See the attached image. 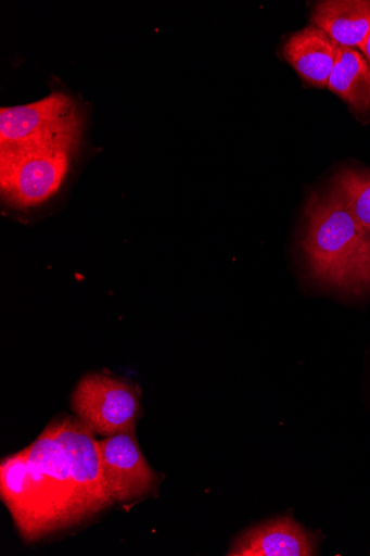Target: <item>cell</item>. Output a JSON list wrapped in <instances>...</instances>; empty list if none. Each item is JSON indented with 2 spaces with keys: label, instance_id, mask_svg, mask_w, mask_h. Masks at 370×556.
Here are the masks:
<instances>
[{
  "label": "cell",
  "instance_id": "obj_1",
  "mask_svg": "<svg viewBox=\"0 0 370 556\" xmlns=\"http://www.w3.org/2000/svg\"><path fill=\"white\" fill-rule=\"evenodd\" d=\"M301 244L315 282L355 296L370 292V238L335 188L310 194Z\"/></svg>",
  "mask_w": 370,
  "mask_h": 556
},
{
  "label": "cell",
  "instance_id": "obj_2",
  "mask_svg": "<svg viewBox=\"0 0 370 556\" xmlns=\"http://www.w3.org/2000/svg\"><path fill=\"white\" fill-rule=\"evenodd\" d=\"M28 514L21 535L36 541L86 521L67 453L50 424L27 447Z\"/></svg>",
  "mask_w": 370,
  "mask_h": 556
},
{
  "label": "cell",
  "instance_id": "obj_3",
  "mask_svg": "<svg viewBox=\"0 0 370 556\" xmlns=\"http://www.w3.org/2000/svg\"><path fill=\"white\" fill-rule=\"evenodd\" d=\"M78 137L3 148L2 188L11 204L34 207L54 195L68 174Z\"/></svg>",
  "mask_w": 370,
  "mask_h": 556
},
{
  "label": "cell",
  "instance_id": "obj_4",
  "mask_svg": "<svg viewBox=\"0 0 370 556\" xmlns=\"http://www.w3.org/2000/svg\"><path fill=\"white\" fill-rule=\"evenodd\" d=\"M72 407L95 434L109 438L136 430L141 402L133 386L107 375L92 374L78 383Z\"/></svg>",
  "mask_w": 370,
  "mask_h": 556
},
{
  "label": "cell",
  "instance_id": "obj_5",
  "mask_svg": "<svg viewBox=\"0 0 370 556\" xmlns=\"http://www.w3.org/2000/svg\"><path fill=\"white\" fill-rule=\"evenodd\" d=\"M71 465L86 520L115 504L103 475L95 433L78 418L51 422Z\"/></svg>",
  "mask_w": 370,
  "mask_h": 556
},
{
  "label": "cell",
  "instance_id": "obj_6",
  "mask_svg": "<svg viewBox=\"0 0 370 556\" xmlns=\"http://www.w3.org/2000/svg\"><path fill=\"white\" fill-rule=\"evenodd\" d=\"M79 118L69 98L56 93L38 103L0 113L2 148L47 141L79 132Z\"/></svg>",
  "mask_w": 370,
  "mask_h": 556
},
{
  "label": "cell",
  "instance_id": "obj_7",
  "mask_svg": "<svg viewBox=\"0 0 370 556\" xmlns=\"http://www.w3.org/2000/svg\"><path fill=\"white\" fill-rule=\"evenodd\" d=\"M105 482L115 503L140 500L158 486L157 473L146 463L136 439V431L99 441Z\"/></svg>",
  "mask_w": 370,
  "mask_h": 556
},
{
  "label": "cell",
  "instance_id": "obj_8",
  "mask_svg": "<svg viewBox=\"0 0 370 556\" xmlns=\"http://www.w3.org/2000/svg\"><path fill=\"white\" fill-rule=\"evenodd\" d=\"M316 538L290 518L261 525L243 533L228 552L230 556H310Z\"/></svg>",
  "mask_w": 370,
  "mask_h": 556
},
{
  "label": "cell",
  "instance_id": "obj_9",
  "mask_svg": "<svg viewBox=\"0 0 370 556\" xmlns=\"http://www.w3.org/2000/svg\"><path fill=\"white\" fill-rule=\"evenodd\" d=\"M339 53V45L312 25L293 35L283 46L284 59L301 78L317 88H327Z\"/></svg>",
  "mask_w": 370,
  "mask_h": 556
},
{
  "label": "cell",
  "instance_id": "obj_10",
  "mask_svg": "<svg viewBox=\"0 0 370 556\" xmlns=\"http://www.w3.org/2000/svg\"><path fill=\"white\" fill-rule=\"evenodd\" d=\"M310 22L339 46L359 50L370 34V0H324L314 7Z\"/></svg>",
  "mask_w": 370,
  "mask_h": 556
},
{
  "label": "cell",
  "instance_id": "obj_11",
  "mask_svg": "<svg viewBox=\"0 0 370 556\" xmlns=\"http://www.w3.org/2000/svg\"><path fill=\"white\" fill-rule=\"evenodd\" d=\"M328 88L354 112H370V66L358 49L339 46Z\"/></svg>",
  "mask_w": 370,
  "mask_h": 556
},
{
  "label": "cell",
  "instance_id": "obj_12",
  "mask_svg": "<svg viewBox=\"0 0 370 556\" xmlns=\"http://www.w3.org/2000/svg\"><path fill=\"white\" fill-rule=\"evenodd\" d=\"M27 447L3 459L0 467V494L20 532L24 530L28 514Z\"/></svg>",
  "mask_w": 370,
  "mask_h": 556
},
{
  "label": "cell",
  "instance_id": "obj_13",
  "mask_svg": "<svg viewBox=\"0 0 370 556\" xmlns=\"http://www.w3.org/2000/svg\"><path fill=\"white\" fill-rule=\"evenodd\" d=\"M333 188L340 192L353 217L370 238V172L345 168L335 176Z\"/></svg>",
  "mask_w": 370,
  "mask_h": 556
},
{
  "label": "cell",
  "instance_id": "obj_14",
  "mask_svg": "<svg viewBox=\"0 0 370 556\" xmlns=\"http://www.w3.org/2000/svg\"><path fill=\"white\" fill-rule=\"evenodd\" d=\"M359 52L363 55L370 66V34L367 36L365 42L360 47Z\"/></svg>",
  "mask_w": 370,
  "mask_h": 556
}]
</instances>
